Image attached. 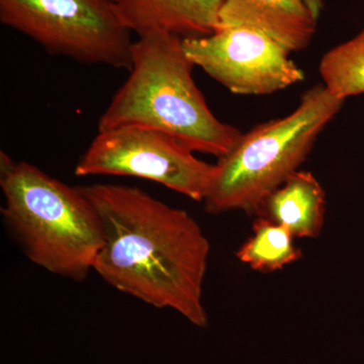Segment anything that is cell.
Returning a JSON list of instances; mask_svg holds the SVG:
<instances>
[{"instance_id":"obj_1","label":"cell","mask_w":364,"mask_h":364,"mask_svg":"<svg viewBox=\"0 0 364 364\" xmlns=\"http://www.w3.org/2000/svg\"><path fill=\"white\" fill-rule=\"evenodd\" d=\"M102 224L104 243L93 270L107 284L207 328L203 282L210 246L198 222L134 186H77Z\"/></svg>"},{"instance_id":"obj_2","label":"cell","mask_w":364,"mask_h":364,"mask_svg":"<svg viewBox=\"0 0 364 364\" xmlns=\"http://www.w3.org/2000/svg\"><path fill=\"white\" fill-rule=\"evenodd\" d=\"M182 38L169 33L139 37L129 77L98 121V132L141 126L176 139L193 152L226 156L243 136L215 117L193 77Z\"/></svg>"},{"instance_id":"obj_3","label":"cell","mask_w":364,"mask_h":364,"mask_svg":"<svg viewBox=\"0 0 364 364\" xmlns=\"http://www.w3.org/2000/svg\"><path fill=\"white\" fill-rule=\"evenodd\" d=\"M0 188L2 219L26 258L53 274L85 280L104 234L95 208L77 186L1 152Z\"/></svg>"},{"instance_id":"obj_4","label":"cell","mask_w":364,"mask_h":364,"mask_svg":"<svg viewBox=\"0 0 364 364\" xmlns=\"http://www.w3.org/2000/svg\"><path fill=\"white\" fill-rule=\"evenodd\" d=\"M343 102L324 85H316L301 95L291 114L243 134L234 149L215 164L203 200L205 212L255 213L273 191L298 171Z\"/></svg>"},{"instance_id":"obj_5","label":"cell","mask_w":364,"mask_h":364,"mask_svg":"<svg viewBox=\"0 0 364 364\" xmlns=\"http://www.w3.org/2000/svg\"><path fill=\"white\" fill-rule=\"evenodd\" d=\"M0 21L50 54L131 70L132 32L112 0H0Z\"/></svg>"},{"instance_id":"obj_6","label":"cell","mask_w":364,"mask_h":364,"mask_svg":"<svg viewBox=\"0 0 364 364\" xmlns=\"http://www.w3.org/2000/svg\"><path fill=\"white\" fill-rule=\"evenodd\" d=\"M215 171V165L196 158L176 139L131 124L98 132L79 159L74 173L147 179L203 202Z\"/></svg>"},{"instance_id":"obj_7","label":"cell","mask_w":364,"mask_h":364,"mask_svg":"<svg viewBox=\"0 0 364 364\" xmlns=\"http://www.w3.org/2000/svg\"><path fill=\"white\" fill-rule=\"evenodd\" d=\"M182 48L193 65L235 95H270L305 78L303 70L289 58L291 52L246 26L184 38Z\"/></svg>"},{"instance_id":"obj_8","label":"cell","mask_w":364,"mask_h":364,"mask_svg":"<svg viewBox=\"0 0 364 364\" xmlns=\"http://www.w3.org/2000/svg\"><path fill=\"white\" fill-rule=\"evenodd\" d=\"M219 21L220 28H252L289 52L306 49L317 25L305 0H224Z\"/></svg>"},{"instance_id":"obj_9","label":"cell","mask_w":364,"mask_h":364,"mask_svg":"<svg viewBox=\"0 0 364 364\" xmlns=\"http://www.w3.org/2000/svg\"><path fill=\"white\" fill-rule=\"evenodd\" d=\"M117 13L138 37L169 33L182 38L203 37L220 28L224 0H112Z\"/></svg>"},{"instance_id":"obj_10","label":"cell","mask_w":364,"mask_h":364,"mask_svg":"<svg viewBox=\"0 0 364 364\" xmlns=\"http://www.w3.org/2000/svg\"><path fill=\"white\" fill-rule=\"evenodd\" d=\"M326 196L311 172H294L261 203L256 213L286 227L294 238H315L324 225Z\"/></svg>"},{"instance_id":"obj_11","label":"cell","mask_w":364,"mask_h":364,"mask_svg":"<svg viewBox=\"0 0 364 364\" xmlns=\"http://www.w3.org/2000/svg\"><path fill=\"white\" fill-rule=\"evenodd\" d=\"M289 229L259 217L253 224L252 236L237 251V257L256 272H272L282 269L301 257Z\"/></svg>"},{"instance_id":"obj_12","label":"cell","mask_w":364,"mask_h":364,"mask_svg":"<svg viewBox=\"0 0 364 364\" xmlns=\"http://www.w3.org/2000/svg\"><path fill=\"white\" fill-rule=\"evenodd\" d=\"M325 87L334 97L345 98L364 93V28L353 39L333 48L320 62Z\"/></svg>"},{"instance_id":"obj_13","label":"cell","mask_w":364,"mask_h":364,"mask_svg":"<svg viewBox=\"0 0 364 364\" xmlns=\"http://www.w3.org/2000/svg\"><path fill=\"white\" fill-rule=\"evenodd\" d=\"M305 2L309 9H311V11H312L314 16L318 20V16L322 13L323 7H324L323 0H305Z\"/></svg>"}]
</instances>
